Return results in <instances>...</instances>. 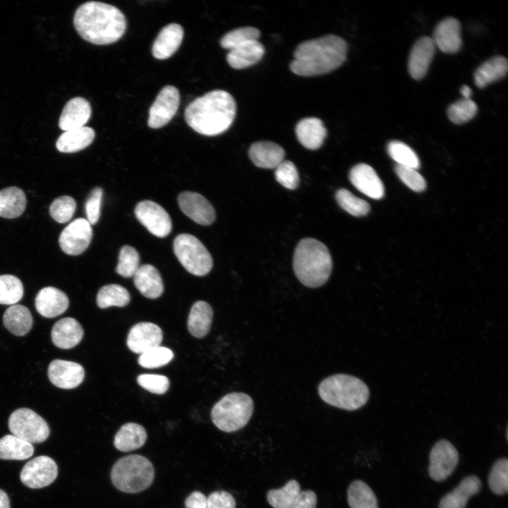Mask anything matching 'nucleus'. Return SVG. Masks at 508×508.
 <instances>
[{"mask_svg":"<svg viewBox=\"0 0 508 508\" xmlns=\"http://www.w3.org/2000/svg\"><path fill=\"white\" fill-rule=\"evenodd\" d=\"M460 93L463 96L464 99H471L472 90L468 86L464 85L460 88Z\"/></svg>","mask_w":508,"mask_h":508,"instance_id":"nucleus-57","label":"nucleus"},{"mask_svg":"<svg viewBox=\"0 0 508 508\" xmlns=\"http://www.w3.org/2000/svg\"><path fill=\"white\" fill-rule=\"evenodd\" d=\"M507 60L504 57L495 56L477 68L474 73V82L477 87L483 88L502 78L507 74Z\"/></svg>","mask_w":508,"mask_h":508,"instance_id":"nucleus-35","label":"nucleus"},{"mask_svg":"<svg viewBox=\"0 0 508 508\" xmlns=\"http://www.w3.org/2000/svg\"><path fill=\"white\" fill-rule=\"evenodd\" d=\"M478 107L471 99H461L452 104L447 109L449 120L461 124L472 119L476 114Z\"/></svg>","mask_w":508,"mask_h":508,"instance_id":"nucleus-45","label":"nucleus"},{"mask_svg":"<svg viewBox=\"0 0 508 508\" xmlns=\"http://www.w3.org/2000/svg\"><path fill=\"white\" fill-rule=\"evenodd\" d=\"M317 495L312 490L301 491L290 508H316Z\"/></svg>","mask_w":508,"mask_h":508,"instance_id":"nucleus-54","label":"nucleus"},{"mask_svg":"<svg viewBox=\"0 0 508 508\" xmlns=\"http://www.w3.org/2000/svg\"><path fill=\"white\" fill-rule=\"evenodd\" d=\"M350 508H378L376 496L370 488L362 480H355L347 492Z\"/></svg>","mask_w":508,"mask_h":508,"instance_id":"nucleus-37","label":"nucleus"},{"mask_svg":"<svg viewBox=\"0 0 508 508\" xmlns=\"http://www.w3.org/2000/svg\"><path fill=\"white\" fill-rule=\"evenodd\" d=\"M58 468L56 462L49 456H39L23 467L20 478L30 488L38 489L52 483L56 478Z\"/></svg>","mask_w":508,"mask_h":508,"instance_id":"nucleus-10","label":"nucleus"},{"mask_svg":"<svg viewBox=\"0 0 508 508\" xmlns=\"http://www.w3.org/2000/svg\"><path fill=\"white\" fill-rule=\"evenodd\" d=\"M155 470L151 461L139 454L119 459L111 471L114 485L119 490L135 493L145 490L152 483Z\"/></svg>","mask_w":508,"mask_h":508,"instance_id":"nucleus-6","label":"nucleus"},{"mask_svg":"<svg viewBox=\"0 0 508 508\" xmlns=\"http://www.w3.org/2000/svg\"><path fill=\"white\" fill-rule=\"evenodd\" d=\"M480 488L481 482L477 476H467L442 498L439 508H465L470 497L478 493Z\"/></svg>","mask_w":508,"mask_h":508,"instance_id":"nucleus-28","label":"nucleus"},{"mask_svg":"<svg viewBox=\"0 0 508 508\" xmlns=\"http://www.w3.org/2000/svg\"><path fill=\"white\" fill-rule=\"evenodd\" d=\"M212 318L213 310L211 306L203 301H196L190 309L187 321L190 334L196 338L206 336L210 329Z\"/></svg>","mask_w":508,"mask_h":508,"instance_id":"nucleus-30","label":"nucleus"},{"mask_svg":"<svg viewBox=\"0 0 508 508\" xmlns=\"http://www.w3.org/2000/svg\"><path fill=\"white\" fill-rule=\"evenodd\" d=\"M435 52V45L429 37H422L413 44L408 61V70L415 80L422 79L428 72Z\"/></svg>","mask_w":508,"mask_h":508,"instance_id":"nucleus-19","label":"nucleus"},{"mask_svg":"<svg viewBox=\"0 0 508 508\" xmlns=\"http://www.w3.org/2000/svg\"><path fill=\"white\" fill-rule=\"evenodd\" d=\"M295 132L299 143L309 150L318 149L327 135L323 122L316 117L301 119L297 123Z\"/></svg>","mask_w":508,"mask_h":508,"instance_id":"nucleus-27","label":"nucleus"},{"mask_svg":"<svg viewBox=\"0 0 508 508\" xmlns=\"http://www.w3.org/2000/svg\"><path fill=\"white\" fill-rule=\"evenodd\" d=\"M73 24L83 39L97 45L116 42L126 28V17L119 8L97 1L80 5L75 12Z\"/></svg>","mask_w":508,"mask_h":508,"instance_id":"nucleus-1","label":"nucleus"},{"mask_svg":"<svg viewBox=\"0 0 508 508\" xmlns=\"http://www.w3.org/2000/svg\"><path fill=\"white\" fill-rule=\"evenodd\" d=\"M91 116V106L83 97L70 99L64 106L59 117V128L67 131L85 126Z\"/></svg>","mask_w":508,"mask_h":508,"instance_id":"nucleus-22","label":"nucleus"},{"mask_svg":"<svg viewBox=\"0 0 508 508\" xmlns=\"http://www.w3.org/2000/svg\"><path fill=\"white\" fill-rule=\"evenodd\" d=\"M75 208V200L71 196L64 195L56 198L51 203L49 213L56 222L63 224L73 217Z\"/></svg>","mask_w":508,"mask_h":508,"instance_id":"nucleus-48","label":"nucleus"},{"mask_svg":"<svg viewBox=\"0 0 508 508\" xmlns=\"http://www.w3.org/2000/svg\"><path fill=\"white\" fill-rule=\"evenodd\" d=\"M162 339V330L158 325L152 322H143L136 324L131 329L126 343L131 351L141 354L159 346Z\"/></svg>","mask_w":508,"mask_h":508,"instance_id":"nucleus-17","label":"nucleus"},{"mask_svg":"<svg viewBox=\"0 0 508 508\" xmlns=\"http://www.w3.org/2000/svg\"><path fill=\"white\" fill-rule=\"evenodd\" d=\"M248 155L253 164L260 168L275 169L285 156V151L279 145L271 141L254 143Z\"/></svg>","mask_w":508,"mask_h":508,"instance_id":"nucleus-25","label":"nucleus"},{"mask_svg":"<svg viewBox=\"0 0 508 508\" xmlns=\"http://www.w3.org/2000/svg\"><path fill=\"white\" fill-rule=\"evenodd\" d=\"M349 179L355 188L371 198L380 199L385 194L381 179L374 169L367 164L354 166L350 171Z\"/></svg>","mask_w":508,"mask_h":508,"instance_id":"nucleus-18","label":"nucleus"},{"mask_svg":"<svg viewBox=\"0 0 508 508\" xmlns=\"http://www.w3.org/2000/svg\"><path fill=\"white\" fill-rule=\"evenodd\" d=\"M488 485L491 491L502 495L508 490V460L499 459L492 467L488 477Z\"/></svg>","mask_w":508,"mask_h":508,"instance_id":"nucleus-44","label":"nucleus"},{"mask_svg":"<svg viewBox=\"0 0 508 508\" xmlns=\"http://www.w3.org/2000/svg\"><path fill=\"white\" fill-rule=\"evenodd\" d=\"M5 327L16 336L28 334L32 327V316L29 309L23 305H12L3 316Z\"/></svg>","mask_w":508,"mask_h":508,"instance_id":"nucleus-33","label":"nucleus"},{"mask_svg":"<svg viewBox=\"0 0 508 508\" xmlns=\"http://www.w3.org/2000/svg\"><path fill=\"white\" fill-rule=\"evenodd\" d=\"M134 285L146 298L159 297L164 291L163 281L159 271L152 265H140L133 275Z\"/></svg>","mask_w":508,"mask_h":508,"instance_id":"nucleus-26","label":"nucleus"},{"mask_svg":"<svg viewBox=\"0 0 508 508\" xmlns=\"http://www.w3.org/2000/svg\"><path fill=\"white\" fill-rule=\"evenodd\" d=\"M137 382L143 388L156 394L165 393L169 387V379L161 375L143 374L138 377Z\"/></svg>","mask_w":508,"mask_h":508,"instance_id":"nucleus-51","label":"nucleus"},{"mask_svg":"<svg viewBox=\"0 0 508 508\" xmlns=\"http://www.w3.org/2000/svg\"><path fill=\"white\" fill-rule=\"evenodd\" d=\"M254 409L252 398L242 392L224 395L212 408L211 418L221 430L235 432L250 421Z\"/></svg>","mask_w":508,"mask_h":508,"instance_id":"nucleus-7","label":"nucleus"},{"mask_svg":"<svg viewBox=\"0 0 508 508\" xmlns=\"http://www.w3.org/2000/svg\"><path fill=\"white\" fill-rule=\"evenodd\" d=\"M8 428L13 435L31 444L45 441L50 433L47 422L28 408H20L11 414Z\"/></svg>","mask_w":508,"mask_h":508,"instance_id":"nucleus-9","label":"nucleus"},{"mask_svg":"<svg viewBox=\"0 0 508 508\" xmlns=\"http://www.w3.org/2000/svg\"><path fill=\"white\" fill-rule=\"evenodd\" d=\"M387 152L399 165L415 169L420 167V161L416 152L408 145L401 141H391L387 145Z\"/></svg>","mask_w":508,"mask_h":508,"instance_id":"nucleus-41","label":"nucleus"},{"mask_svg":"<svg viewBox=\"0 0 508 508\" xmlns=\"http://www.w3.org/2000/svg\"><path fill=\"white\" fill-rule=\"evenodd\" d=\"M102 195V189L100 187H95L92 190L85 202L87 220L91 225L95 224L99 219Z\"/></svg>","mask_w":508,"mask_h":508,"instance_id":"nucleus-52","label":"nucleus"},{"mask_svg":"<svg viewBox=\"0 0 508 508\" xmlns=\"http://www.w3.org/2000/svg\"><path fill=\"white\" fill-rule=\"evenodd\" d=\"M23 296L21 281L11 274L0 275V304L14 305Z\"/></svg>","mask_w":508,"mask_h":508,"instance_id":"nucleus-40","label":"nucleus"},{"mask_svg":"<svg viewBox=\"0 0 508 508\" xmlns=\"http://www.w3.org/2000/svg\"><path fill=\"white\" fill-rule=\"evenodd\" d=\"M134 212L138 220L153 235L163 238L171 232L172 224L169 214L155 202H139Z\"/></svg>","mask_w":508,"mask_h":508,"instance_id":"nucleus-11","label":"nucleus"},{"mask_svg":"<svg viewBox=\"0 0 508 508\" xmlns=\"http://www.w3.org/2000/svg\"><path fill=\"white\" fill-rule=\"evenodd\" d=\"M428 473L432 479L442 481L448 478L459 461V453L449 441H438L430 453Z\"/></svg>","mask_w":508,"mask_h":508,"instance_id":"nucleus-13","label":"nucleus"},{"mask_svg":"<svg viewBox=\"0 0 508 508\" xmlns=\"http://www.w3.org/2000/svg\"><path fill=\"white\" fill-rule=\"evenodd\" d=\"M260 36V32L255 28H239L226 33L220 40V45L230 50L247 42L257 41Z\"/></svg>","mask_w":508,"mask_h":508,"instance_id":"nucleus-42","label":"nucleus"},{"mask_svg":"<svg viewBox=\"0 0 508 508\" xmlns=\"http://www.w3.org/2000/svg\"><path fill=\"white\" fill-rule=\"evenodd\" d=\"M92 236V229L89 222L84 218H78L64 229L59 236V243L65 253L77 255L87 248Z\"/></svg>","mask_w":508,"mask_h":508,"instance_id":"nucleus-14","label":"nucleus"},{"mask_svg":"<svg viewBox=\"0 0 508 508\" xmlns=\"http://www.w3.org/2000/svg\"><path fill=\"white\" fill-rule=\"evenodd\" d=\"M181 211L195 222L201 225L211 224L215 219V211L211 203L202 195L184 191L178 196Z\"/></svg>","mask_w":508,"mask_h":508,"instance_id":"nucleus-15","label":"nucleus"},{"mask_svg":"<svg viewBox=\"0 0 508 508\" xmlns=\"http://www.w3.org/2000/svg\"><path fill=\"white\" fill-rule=\"evenodd\" d=\"M265 54L264 46L258 41H252L229 51L226 61L235 69H243L258 63Z\"/></svg>","mask_w":508,"mask_h":508,"instance_id":"nucleus-29","label":"nucleus"},{"mask_svg":"<svg viewBox=\"0 0 508 508\" xmlns=\"http://www.w3.org/2000/svg\"><path fill=\"white\" fill-rule=\"evenodd\" d=\"M186 508H207V497L199 491L193 492L185 501Z\"/></svg>","mask_w":508,"mask_h":508,"instance_id":"nucleus-55","label":"nucleus"},{"mask_svg":"<svg viewBox=\"0 0 508 508\" xmlns=\"http://www.w3.org/2000/svg\"><path fill=\"white\" fill-rule=\"evenodd\" d=\"M395 171L401 181L411 190L421 192L425 189L426 182L416 169L397 164Z\"/></svg>","mask_w":508,"mask_h":508,"instance_id":"nucleus-50","label":"nucleus"},{"mask_svg":"<svg viewBox=\"0 0 508 508\" xmlns=\"http://www.w3.org/2000/svg\"><path fill=\"white\" fill-rule=\"evenodd\" d=\"M236 105L231 95L222 90H212L191 102L186 108L185 120L200 134L217 135L232 124Z\"/></svg>","mask_w":508,"mask_h":508,"instance_id":"nucleus-3","label":"nucleus"},{"mask_svg":"<svg viewBox=\"0 0 508 508\" xmlns=\"http://www.w3.org/2000/svg\"><path fill=\"white\" fill-rule=\"evenodd\" d=\"M131 296L123 286L111 284L102 286L97 295V304L100 308L111 306L123 307L130 302Z\"/></svg>","mask_w":508,"mask_h":508,"instance_id":"nucleus-38","label":"nucleus"},{"mask_svg":"<svg viewBox=\"0 0 508 508\" xmlns=\"http://www.w3.org/2000/svg\"><path fill=\"white\" fill-rule=\"evenodd\" d=\"M147 440L144 427L135 423L123 425L116 433L114 445L119 451L130 452L141 447Z\"/></svg>","mask_w":508,"mask_h":508,"instance_id":"nucleus-32","label":"nucleus"},{"mask_svg":"<svg viewBox=\"0 0 508 508\" xmlns=\"http://www.w3.org/2000/svg\"><path fill=\"white\" fill-rule=\"evenodd\" d=\"M83 329L73 318H64L58 320L51 332L54 344L62 349H68L78 344L83 339Z\"/></svg>","mask_w":508,"mask_h":508,"instance_id":"nucleus-24","label":"nucleus"},{"mask_svg":"<svg viewBox=\"0 0 508 508\" xmlns=\"http://www.w3.org/2000/svg\"><path fill=\"white\" fill-rule=\"evenodd\" d=\"M173 248L179 261L188 272L204 276L211 270L213 265L212 256L195 236L181 234L175 238Z\"/></svg>","mask_w":508,"mask_h":508,"instance_id":"nucleus-8","label":"nucleus"},{"mask_svg":"<svg viewBox=\"0 0 508 508\" xmlns=\"http://www.w3.org/2000/svg\"><path fill=\"white\" fill-rule=\"evenodd\" d=\"M276 180L284 187L289 190L297 188L299 176L295 164L288 160L282 161L274 171Z\"/></svg>","mask_w":508,"mask_h":508,"instance_id":"nucleus-49","label":"nucleus"},{"mask_svg":"<svg viewBox=\"0 0 508 508\" xmlns=\"http://www.w3.org/2000/svg\"><path fill=\"white\" fill-rule=\"evenodd\" d=\"M320 398L334 407L354 411L368 401L370 391L361 379L347 374H336L323 380L318 387Z\"/></svg>","mask_w":508,"mask_h":508,"instance_id":"nucleus-5","label":"nucleus"},{"mask_svg":"<svg viewBox=\"0 0 508 508\" xmlns=\"http://www.w3.org/2000/svg\"><path fill=\"white\" fill-rule=\"evenodd\" d=\"M139 262L140 256L138 251L132 246H124L119 252L116 272L123 277H133L140 267Z\"/></svg>","mask_w":508,"mask_h":508,"instance_id":"nucleus-46","label":"nucleus"},{"mask_svg":"<svg viewBox=\"0 0 508 508\" xmlns=\"http://www.w3.org/2000/svg\"><path fill=\"white\" fill-rule=\"evenodd\" d=\"M335 198L339 206L353 216H364L370 211V205L366 201L353 195L346 189H339Z\"/></svg>","mask_w":508,"mask_h":508,"instance_id":"nucleus-43","label":"nucleus"},{"mask_svg":"<svg viewBox=\"0 0 508 508\" xmlns=\"http://www.w3.org/2000/svg\"><path fill=\"white\" fill-rule=\"evenodd\" d=\"M347 43L334 35L305 41L296 47L291 71L300 76L310 77L329 73L346 60Z\"/></svg>","mask_w":508,"mask_h":508,"instance_id":"nucleus-2","label":"nucleus"},{"mask_svg":"<svg viewBox=\"0 0 508 508\" xmlns=\"http://www.w3.org/2000/svg\"><path fill=\"white\" fill-rule=\"evenodd\" d=\"M34 453L32 444L13 435H6L0 439V459L4 460H24Z\"/></svg>","mask_w":508,"mask_h":508,"instance_id":"nucleus-36","label":"nucleus"},{"mask_svg":"<svg viewBox=\"0 0 508 508\" xmlns=\"http://www.w3.org/2000/svg\"><path fill=\"white\" fill-rule=\"evenodd\" d=\"M300 492V484L292 479L279 489L269 490L267 500L273 508H290Z\"/></svg>","mask_w":508,"mask_h":508,"instance_id":"nucleus-39","label":"nucleus"},{"mask_svg":"<svg viewBox=\"0 0 508 508\" xmlns=\"http://www.w3.org/2000/svg\"><path fill=\"white\" fill-rule=\"evenodd\" d=\"M69 300L62 291L53 286L42 288L35 301L37 311L43 317L55 318L64 313L68 308Z\"/></svg>","mask_w":508,"mask_h":508,"instance_id":"nucleus-20","label":"nucleus"},{"mask_svg":"<svg viewBox=\"0 0 508 508\" xmlns=\"http://www.w3.org/2000/svg\"><path fill=\"white\" fill-rule=\"evenodd\" d=\"M95 135L94 130L86 126L64 131L57 139L56 147L64 153L78 152L90 145Z\"/></svg>","mask_w":508,"mask_h":508,"instance_id":"nucleus-31","label":"nucleus"},{"mask_svg":"<svg viewBox=\"0 0 508 508\" xmlns=\"http://www.w3.org/2000/svg\"><path fill=\"white\" fill-rule=\"evenodd\" d=\"M0 508H10L9 498L1 489H0Z\"/></svg>","mask_w":508,"mask_h":508,"instance_id":"nucleus-56","label":"nucleus"},{"mask_svg":"<svg viewBox=\"0 0 508 508\" xmlns=\"http://www.w3.org/2000/svg\"><path fill=\"white\" fill-rule=\"evenodd\" d=\"M183 37V29L177 23L164 26L159 32L152 47L153 56L158 59L171 57L180 47Z\"/></svg>","mask_w":508,"mask_h":508,"instance_id":"nucleus-23","label":"nucleus"},{"mask_svg":"<svg viewBox=\"0 0 508 508\" xmlns=\"http://www.w3.org/2000/svg\"><path fill=\"white\" fill-rule=\"evenodd\" d=\"M173 357L174 353L171 349L159 346L141 353L138 363L145 368H156L167 365Z\"/></svg>","mask_w":508,"mask_h":508,"instance_id":"nucleus-47","label":"nucleus"},{"mask_svg":"<svg viewBox=\"0 0 508 508\" xmlns=\"http://www.w3.org/2000/svg\"><path fill=\"white\" fill-rule=\"evenodd\" d=\"M207 508H235L234 497L226 491H216L207 497Z\"/></svg>","mask_w":508,"mask_h":508,"instance_id":"nucleus-53","label":"nucleus"},{"mask_svg":"<svg viewBox=\"0 0 508 508\" xmlns=\"http://www.w3.org/2000/svg\"><path fill=\"white\" fill-rule=\"evenodd\" d=\"M50 382L56 387L70 389L79 386L84 380L85 370L78 363L56 359L47 370Z\"/></svg>","mask_w":508,"mask_h":508,"instance_id":"nucleus-16","label":"nucleus"},{"mask_svg":"<svg viewBox=\"0 0 508 508\" xmlns=\"http://www.w3.org/2000/svg\"><path fill=\"white\" fill-rule=\"evenodd\" d=\"M435 47L446 54H454L461 49V25L454 18H447L436 26L432 38Z\"/></svg>","mask_w":508,"mask_h":508,"instance_id":"nucleus-21","label":"nucleus"},{"mask_svg":"<svg viewBox=\"0 0 508 508\" xmlns=\"http://www.w3.org/2000/svg\"><path fill=\"white\" fill-rule=\"evenodd\" d=\"M179 104V90L172 85L164 86L149 110L148 126L159 128L167 124L176 114Z\"/></svg>","mask_w":508,"mask_h":508,"instance_id":"nucleus-12","label":"nucleus"},{"mask_svg":"<svg viewBox=\"0 0 508 508\" xmlns=\"http://www.w3.org/2000/svg\"><path fill=\"white\" fill-rule=\"evenodd\" d=\"M293 268L298 279L306 286L323 285L329 278L332 261L328 248L315 238L302 239L296 247Z\"/></svg>","mask_w":508,"mask_h":508,"instance_id":"nucleus-4","label":"nucleus"},{"mask_svg":"<svg viewBox=\"0 0 508 508\" xmlns=\"http://www.w3.org/2000/svg\"><path fill=\"white\" fill-rule=\"evenodd\" d=\"M26 204L25 194L20 188L10 186L0 190V217L16 218L23 214Z\"/></svg>","mask_w":508,"mask_h":508,"instance_id":"nucleus-34","label":"nucleus"}]
</instances>
